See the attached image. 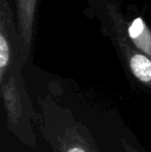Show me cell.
<instances>
[{
    "mask_svg": "<svg viewBox=\"0 0 151 152\" xmlns=\"http://www.w3.org/2000/svg\"><path fill=\"white\" fill-rule=\"evenodd\" d=\"M17 10V26L21 37L22 52L21 65H24L29 56L33 39V23L37 0H15Z\"/></svg>",
    "mask_w": 151,
    "mask_h": 152,
    "instance_id": "3",
    "label": "cell"
},
{
    "mask_svg": "<svg viewBox=\"0 0 151 152\" xmlns=\"http://www.w3.org/2000/svg\"><path fill=\"white\" fill-rule=\"evenodd\" d=\"M121 47L131 74L141 83L151 87V58L138 49H131L126 44H122Z\"/></svg>",
    "mask_w": 151,
    "mask_h": 152,
    "instance_id": "4",
    "label": "cell"
},
{
    "mask_svg": "<svg viewBox=\"0 0 151 152\" xmlns=\"http://www.w3.org/2000/svg\"><path fill=\"white\" fill-rule=\"evenodd\" d=\"M121 145H122L123 152H141L135 145L125 139H121Z\"/></svg>",
    "mask_w": 151,
    "mask_h": 152,
    "instance_id": "7",
    "label": "cell"
},
{
    "mask_svg": "<svg viewBox=\"0 0 151 152\" xmlns=\"http://www.w3.org/2000/svg\"><path fill=\"white\" fill-rule=\"evenodd\" d=\"M136 49L151 58V31L142 18H136L127 29Z\"/></svg>",
    "mask_w": 151,
    "mask_h": 152,
    "instance_id": "6",
    "label": "cell"
},
{
    "mask_svg": "<svg viewBox=\"0 0 151 152\" xmlns=\"http://www.w3.org/2000/svg\"><path fill=\"white\" fill-rule=\"evenodd\" d=\"M17 72H18L17 69L14 70L10 75L9 80H7V83L2 85L4 104L7 111V117L9 119L10 125L16 123L22 113L20 95L17 88Z\"/></svg>",
    "mask_w": 151,
    "mask_h": 152,
    "instance_id": "5",
    "label": "cell"
},
{
    "mask_svg": "<svg viewBox=\"0 0 151 152\" xmlns=\"http://www.w3.org/2000/svg\"><path fill=\"white\" fill-rule=\"evenodd\" d=\"M22 44L8 0H0V83L6 74L21 65Z\"/></svg>",
    "mask_w": 151,
    "mask_h": 152,
    "instance_id": "2",
    "label": "cell"
},
{
    "mask_svg": "<svg viewBox=\"0 0 151 152\" xmlns=\"http://www.w3.org/2000/svg\"><path fill=\"white\" fill-rule=\"evenodd\" d=\"M40 129L53 152H101L85 125L52 100L42 102Z\"/></svg>",
    "mask_w": 151,
    "mask_h": 152,
    "instance_id": "1",
    "label": "cell"
}]
</instances>
